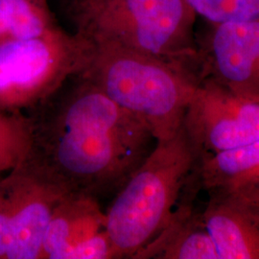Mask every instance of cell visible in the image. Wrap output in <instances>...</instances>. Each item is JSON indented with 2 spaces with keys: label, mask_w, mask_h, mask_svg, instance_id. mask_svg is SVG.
I'll return each mask as SVG.
<instances>
[{
  "label": "cell",
  "mask_w": 259,
  "mask_h": 259,
  "mask_svg": "<svg viewBox=\"0 0 259 259\" xmlns=\"http://www.w3.org/2000/svg\"><path fill=\"white\" fill-rule=\"evenodd\" d=\"M3 181L11 207L7 259H41L52 215L69 191L28 157Z\"/></svg>",
  "instance_id": "52a82bcc"
},
{
  "label": "cell",
  "mask_w": 259,
  "mask_h": 259,
  "mask_svg": "<svg viewBox=\"0 0 259 259\" xmlns=\"http://www.w3.org/2000/svg\"><path fill=\"white\" fill-rule=\"evenodd\" d=\"M200 190L193 169L166 226L135 259H220L203 212L195 207Z\"/></svg>",
  "instance_id": "30bf717a"
},
{
  "label": "cell",
  "mask_w": 259,
  "mask_h": 259,
  "mask_svg": "<svg viewBox=\"0 0 259 259\" xmlns=\"http://www.w3.org/2000/svg\"><path fill=\"white\" fill-rule=\"evenodd\" d=\"M106 230V211L96 197L69 192L57 205L42 245L41 259H66L76 246Z\"/></svg>",
  "instance_id": "8fae6325"
},
{
  "label": "cell",
  "mask_w": 259,
  "mask_h": 259,
  "mask_svg": "<svg viewBox=\"0 0 259 259\" xmlns=\"http://www.w3.org/2000/svg\"><path fill=\"white\" fill-rule=\"evenodd\" d=\"M183 127L199 156L237 148L259 139V98L204 78L187 105Z\"/></svg>",
  "instance_id": "8992f818"
},
{
  "label": "cell",
  "mask_w": 259,
  "mask_h": 259,
  "mask_svg": "<svg viewBox=\"0 0 259 259\" xmlns=\"http://www.w3.org/2000/svg\"><path fill=\"white\" fill-rule=\"evenodd\" d=\"M28 113V157L69 192L100 201L112 199L157 143L143 121L81 75Z\"/></svg>",
  "instance_id": "6da1fadb"
},
{
  "label": "cell",
  "mask_w": 259,
  "mask_h": 259,
  "mask_svg": "<svg viewBox=\"0 0 259 259\" xmlns=\"http://www.w3.org/2000/svg\"><path fill=\"white\" fill-rule=\"evenodd\" d=\"M201 189L234 192L259 189V139L216 154L199 156L195 164Z\"/></svg>",
  "instance_id": "7c38bea8"
},
{
  "label": "cell",
  "mask_w": 259,
  "mask_h": 259,
  "mask_svg": "<svg viewBox=\"0 0 259 259\" xmlns=\"http://www.w3.org/2000/svg\"><path fill=\"white\" fill-rule=\"evenodd\" d=\"M209 23L259 21V0H186Z\"/></svg>",
  "instance_id": "5bb4252c"
},
{
  "label": "cell",
  "mask_w": 259,
  "mask_h": 259,
  "mask_svg": "<svg viewBox=\"0 0 259 259\" xmlns=\"http://www.w3.org/2000/svg\"><path fill=\"white\" fill-rule=\"evenodd\" d=\"M93 44L80 75L143 121L157 141L174 137L200 83L198 74L185 65L113 42Z\"/></svg>",
  "instance_id": "7a4b0ae2"
},
{
  "label": "cell",
  "mask_w": 259,
  "mask_h": 259,
  "mask_svg": "<svg viewBox=\"0 0 259 259\" xmlns=\"http://www.w3.org/2000/svg\"><path fill=\"white\" fill-rule=\"evenodd\" d=\"M115 249L107 230L96 233L83 241L71 250L66 259H118Z\"/></svg>",
  "instance_id": "9a60e30c"
},
{
  "label": "cell",
  "mask_w": 259,
  "mask_h": 259,
  "mask_svg": "<svg viewBox=\"0 0 259 259\" xmlns=\"http://www.w3.org/2000/svg\"><path fill=\"white\" fill-rule=\"evenodd\" d=\"M59 28L47 0H0V42L40 37Z\"/></svg>",
  "instance_id": "4fadbf2b"
},
{
  "label": "cell",
  "mask_w": 259,
  "mask_h": 259,
  "mask_svg": "<svg viewBox=\"0 0 259 259\" xmlns=\"http://www.w3.org/2000/svg\"><path fill=\"white\" fill-rule=\"evenodd\" d=\"M200 82L204 78L259 98V21L205 22L196 32Z\"/></svg>",
  "instance_id": "ba28073f"
},
{
  "label": "cell",
  "mask_w": 259,
  "mask_h": 259,
  "mask_svg": "<svg viewBox=\"0 0 259 259\" xmlns=\"http://www.w3.org/2000/svg\"><path fill=\"white\" fill-rule=\"evenodd\" d=\"M208 196L203 219L220 259H259V189Z\"/></svg>",
  "instance_id": "9c48e42d"
},
{
  "label": "cell",
  "mask_w": 259,
  "mask_h": 259,
  "mask_svg": "<svg viewBox=\"0 0 259 259\" xmlns=\"http://www.w3.org/2000/svg\"><path fill=\"white\" fill-rule=\"evenodd\" d=\"M11 233V207L4 181H0V259L7 258Z\"/></svg>",
  "instance_id": "2e32d148"
},
{
  "label": "cell",
  "mask_w": 259,
  "mask_h": 259,
  "mask_svg": "<svg viewBox=\"0 0 259 259\" xmlns=\"http://www.w3.org/2000/svg\"><path fill=\"white\" fill-rule=\"evenodd\" d=\"M199 155L182 125L157 141L148 157L111 199L106 230L120 258L135 259L169 221Z\"/></svg>",
  "instance_id": "3957f363"
},
{
  "label": "cell",
  "mask_w": 259,
  "mask_h": 259,
  "mask_svg": "<svg viewBox=\"0 0 259 259\" xmlns=\"http://www.w3.org/2000/svg\"><path fill=\"white\" fill-rule=\"evenodd\" d=\"M93 40L59 28L40 37L0 42V111L28 112L81 74Z\"/></svg>",
  "instance_id": "5b68a950"
},
{
  "label": "cell",
  "mask_w": 259,
  "mask_h": 259,
  "mask_svg": "<svg viewBox=\"0 0 259 259\" xmlns=\"http://www.w3.org/2000/svg\"><path fill=\"white\" fill-rule=\"evenodd\" d=\"M78 32L185 65L200 77L195 24L186 0H73Z\"/></svg>",
  "instance_id": "277c9868"
}]
</instances>
